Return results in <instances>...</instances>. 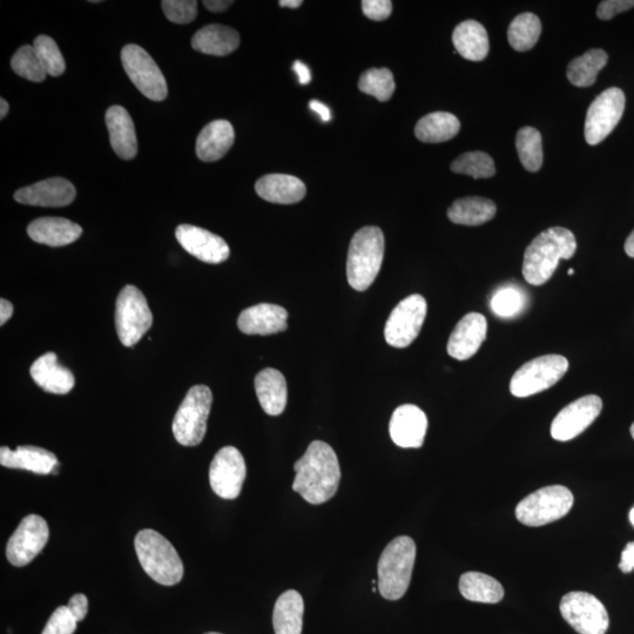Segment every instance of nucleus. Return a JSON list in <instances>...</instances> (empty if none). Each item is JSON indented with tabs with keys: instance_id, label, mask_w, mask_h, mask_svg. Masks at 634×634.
<instances>
[{
	"instance_id": "1",
	"label": "nucleus",
	"mask_w": 634,
	"mask_h": 634,
	"mask_svg": "<svg viewBox=\"0 0 634 634\" xmlns=\"http://www.w3.org/2000/svg\"><path fill=\"white\" fill-rule=\"evenodd\" d=\"M293 490L305 501L320 505L332 499L341 481V469L335 451L329 444L314 441L298 462Z\"/></svg>"
},
{
	"instance_id": "2",
	"label": "nucleus",
	"mask_w": 634,
	"mask_h": 634,
	"mask_svg": "<svg viewBox=\"0 0 634 634\" xmlns=\"http://www.w3.org/2000/svg\"><path fill=\"white\" fill-rule=\"evenodd\" d=\"M577 251L576 236L569 229H546L526 248L523 276L532 286H542L556 272L561 260H569Z\"/></svg>"
},
{
	"instance_id": "3",
	"label": "nucleus",
	"mask_w": 634,
	"mask_h": 634,
	"mask_svg": "<svg viewBox=\"0 0 634 634\" xmlns=\"http://www.w3.org/2000/svg\"><path fill=\"white\" fill-rule=\"evenodd\" d=\"M134 546L141 566L154 582L165 586L181 582L184 577V563L177 550L163 535L151 529L141 530L136 536Z\"/></svg>"
},
{
	"instance_id": "4",
	"label": "nucleus",
	"mask_w": 634,
	"mask_h": 634,
	"mask_svg": "<svg viewBox=\"0 0 634 634\" xmlns=\"http://www.w3.org/2000/svg\"><path fill=\"white\" fill-rule=\"evenodd\" d=\"M384 256V235L379 227H364L350 242L347 260L349 285L364 292L379 275Z\"/></svg>"
},
{
	"instance_id": "5",
	"label": "nucleus",
	"mask_w": 634,
	"mask_h": 634,
	"mask_svg": "<svg viewBox=\"0 0 634 634\" xmlns=\"http://www.w3.org/2000/svg\"><path fill=\"white\" fill-rule=\"evenodd\" d=\"M416 559V544L413 538L401 536L391 541L383 550L377 572L379 590L388 600H399L409 589Z\"/></svg>"
},
{
	"instance_id": "6",
	"label": "nucleus",
	"mask_w": 634,
	"mask_h": 634,
	"mask_svg": "<svg viewBox=\"0 0 634 634\" xmlns=\"http://www.w3.org/2000/svg\"><path fill=\"white\" fill-rule=\"evenodd\" d=\"M213 395L206 386H194L182 401L173 420V435L184 447L199 445L206 435Z\"/></svg>"
},
{
	"instance_id": "7",
	"label": "nucleus",
	"mask_w": 634,
	"mask_h": 634,
	"mask_svg": "<svg viewBox=\"0 0 634 634\" xmlns=\"http://www.w3.org/2000/svg\"><path fill=\"white\" fill-rule=\"evenodd\" d=\"M572 492L563 485H550L532 492L517 505L516 517L528 526H542L558 521L572 509Z\"/></svg>"
},
{
	"instance_id": "8",
	"label": "nucleus",
	"mask_w": 634,
	"mask_h": 634,
	"mask_svg": "<svg viewBox=\"0 0 634 634\" xmlns=\"http://www.w3.org/2000/svg\"><path fill=\"white\" fill-rule=\"evenodd\" d=\"M569 369V361L562 355H545L523 364L512 376L511 394L523 399L548 390L562 379Z\"/></svg>"
},
{
	"instance_id": "9",
	"label": "nucleus",
	"mask_w": 634,
	"mask_h": 634,
	"mask_svg": "<svg viewBox=\"0 0 634 634\" xmlns=\"http://www.w3.org/2000/svg\"><path fill=\"white\" fill-rule=\"evenodd\" d=\"M153 323V315L145 295L134 286L121 290L116 307V328L125 347H134L143 339Z\"/></svg>"
},
{
	"instance_id": "10",
	"label": "nucleus",
	"mask_w": 634,
	"mask_h": 634,
	"mask_svg": "<svg viewBox=\"0 0 634 634\" xmlns=\"http://www.w3.org/2000/svg\"><path fill=\"white\" fill-rule=\"evenodd\" d=\"M559 609L566 623L579 634H605L609 630V613L591 593L570 592L562 598Z\"/></svg>"
},
{
	"instance_id": "11",
	"label": "nucleus",
	"mask_w": 634,
	"mask_h": 634,
	"mask_svg": "<svg viewBox=\"0 0 634 634\" xmlns=\"http://www.w3.org/2000/svg\"><path fill=\"white\" fill-rule=\"evenodd\" d=\"M428 305L422 295L408 296L391 312L384 328V337L389 346L407 348L420 335L426 320Z\"/></svg>"
},
{
	"instance_id": "12",
	"label": "nucleus",
	"mask_w": 634,
	"mask_h": 634,
	"mask_svg": "<svg viewBox=\"0 0 634 634\" xmlns=\"http://www.w3.org/2000/svg\"><path fill=\"white\" fill-rule=\"evenodd\" d=\"M125 72L144 96L153 101L167 98L168 89L163 72L153 58L138 45H126L121 51Z\"/></svg>"
},
{
	"instance_id": "13",
	"label": "nucleus",
	"mask_w": 634,
	"mask_h": 634,
	"mask_svg": "<svg viewBox=\"0 0 634 634\" xmlns=\"http://www.w3.org/2000/svg\"><path fill=\"white\" fill-rule=\"evenodd\" d=\"M625 101V94L618 87L605 90L593 100L585 120L586 143L596 146L610 136L623 117Z\"/></svg>"
},
{
	"instance_id": "14",
	"label": "nucleus",
	"mask_w": 634,
	"mask_h": 634,
	"mask_svg": "<svg viewBox=\"0 0 634 634\" xmlns=\"http://www.w3.org/2000/svg\"><path fill=\"white\" fill-rule=\"evenodd\" d=\"M50 530L45 519L38 515L23 518L6 546V557L17 568L30 564L49 541Z\"/></svg>"
},
{
	"instance_id": "15",
	"label": "nucleus",
	"mask_w": 634,
	"mask_h": 634,
	"mask_svg": "<svg viewBox=\"0 0 634 634\" xmlns=\"http://www.w3.org/2000/svg\"><path fill=\"white\" fill-rule=\"evenodd\" d=\"M246 475L244 456L234 447H225L213 458L209 468V483L219 497L235 499L241 494Z\"/></svg>"
},
{
	"instance_id": "16",
	"label": "nucleus",
	"mask_w": 634,
	"mask_h": 634,
	"mask_svg": "<svg viewBox=\"0 0 634 634\" xmlns=\"http://www.w3.org/2000/svg\"><path fill=\"white\" fill-rule=\"evenodd\" d=\"M603 401L597 395L580 397L559 411L551 424L553 440L568 442L584 433L602 413Z\"/></svg>"
},
{
	"instance_id": "17",
	"label": "nucleus",
	"mask_w": 634,
	"mask_h": 634,
	"mask_svg": "<svg viewBox=\"0 0 634 634\" xmlns=\"http://www.w3.org/2000/svg\"><path fill=\"white\" fill-rule=\"evenodd\" d=\"M175 236L186 252L202 262L211 263V265L225 262L231 254V249L224 239L204 228L180 225L175 231Z\"/></svg>"
},
{
	"instance_id": "18",
	"label": "nucleus",
	"mask_w": 634,
	"mask_h": 634,
	"mask_svg": "<svg viewBox=\"0 0 634 634\" xmlns=\"http://www.w3.org/2000/svg\"><path fill=\"white\" fill-rule=\"evenodd\" d=\"M428 430V418L414 404H404L394 411L389 424L391 440L404 449L421 448Z\"/></svg>"
},
{
	"instance_id": "19",
	"label": "nucleus",
	"mask_w": 634,
	"mask_h": 634,
	"mask_svg": "<svg viewBox=\"0 0 634 634\" xmlns=\"http://www.w3.org/2000/svg\"><path fill=\"white\" fill-rule=\"evenodd\" d=\"M488 321L485 316L470 313L457 323L448 341V354L458 361L471 359L487 340Z\"/></svg>"
},
{
	"instance_id": "20",
	"label": "nucleus",
	"mask_w": 634,
	"mask_h": 634,
	"mask_svg": "<svg viewBox=\"0 0 634 634\" xmlns=\"http://www.w3.org/2000/svg\"><path fill=\"white\" fill-rule=\"evenodd\" d=\"M76 188L64 178H51L20 188L15 193L19 204L39 207H65L76 199Z\"/></svg>"
},
{
	"instance_id": "21",
	"label": "nucleus",
	"mask_w": 634,
	"mask_h": 634,
	"mask_svg": "<svg viewBox=\"0 0 634 634\" xmlns=\"http://www.w3.org/2000/svg\"><path fill=\"white\" fill-rule=\"evenodd\" d=\"M288 313L281 306L260 303L244 310L239 316L238 327L246 335H272L288 328Z\"/></svg>"
},
{
	"instance_id": "22",
	"label": "nucleus",
	"mask_w": 634,
	"mask_h": 634,
	"mask_svg": "<svg viewBox=\"0 0 634 634\" xmlns=\"http://www.w3.org/2000/svg\"><path fill=\"white\" fill-rule=\"evenodd\" d=\"M58 458L51 451L35 445H23L17 450L0 448V464L9 469H22L37 475H50L58 464Z\"/></svg>"
},
{
	"instance_id": "23",
	"label": "nucleus",
	"mask_w": 634,
	"mask_h": 634,
	"mask_svg": "<svg viewBox=\"0 0 634 634\" xmlns=\"http://www.w3.org/2000/svg\"><path fill=\"white\" fill-rule=\"evenodd\" d=\"M106 125L111 145L119 158L131 160L138 153L136 127L124 107L112 106L106 112Z\"/></svg>"
},
{
	"instance_id": "24",
	"label": "nucleus",
	"mask_w": 634,
	"mask_h": 634,
	"mask_svg": "<svg viewBox=\"0 0 634 634\" xmlns=\"http://www.w3.org/2000/svg\"><path fill=\"white\" fill-rule=\"evenodd\" d=\"M259 197L272 204L293 205L306 197L307 188L302 180L288 174H267L255 184Z\"/></svg>"
},
{
	"instance_id": "25",
	"label": "nucleus",
	"mask_w": 634,
	"mask_h": 634,
	"mask_svg": "<svg viewBox=\"0 0 634 634\" xmlns=\"http://www.w3.org/2000/svg\"><path fill=\"white\" fill-rule=\"evenodd\" d=\"M30 374L37 386L51 394H69L76 382L71 370L60 366L55 353L40 356L33 362Z\"/></svg>"
},
{
	"instance_id": "26",
	"label": "nucleus",
	"mask_w": 634,
	"mask_h": 634,
	"mask_svg": "<svg viewBox=\"0 0 634 634\" xmlns=\"http://www.w3.org/2000/svg\"><path fill=\"white\" fill-rule=\"evenodd\" d=\"M28 234L37 244L63 247L77 241L83 228L64 218H40L31 222Z\"/></svg>"
},
{
	"instance_id": "27",
	"label": "nucleus",
	"mask_w": 634,
	"mask_h": 634,
	"mask_svg": "<svg viewBox=\"0 0 634 634\" xmlns=\"http://www.w3.org/2000/svg\"><path fill=\"white\" fill-rule=\"evenodd\" d=\"M235 140L234 128L227 120H214L204 127L197 139L198 158L205 163H214L224 158Z\"/></svg>"
},
{
	"instance_id": "28",
	"label": "nucleus",
	"mask_w": 634,
	"mask_h": 634,
	"mask_svg": "<svg viewBox=\"0 0 634 634\" xmlns=\"http://www.w3.org/2000/svg\"><path fill=\"white\" fill-rule=\"evenodd\" d=\"M255 391L266 414L279 416L285 411L288 400L287 382L279 370L267 368L256 375Z\"/></svg>"
},
{
	"instance_id": "29",
	"label": "nucleus",
	"mask_w": 634,
	"mask_h": 634,
	"mask_svg": "<svg viewBox=\"0 0 634 634\" xmlns=\"http://www.w3.org/2000/svg\"><path fill=\"white\" fill-rule=\"evenodd\" d=\"M240 45L239 32L220 24L207 25L192 39L195 51L204 55L224 57L231 55Z\"/></svg>"
},
{
	"instance_id": "30",
	"label": "nucleus",
	"mask_w": 634,
	"mask_h": 634,
	"mask_svg": "<svg viewBox=\"0 0 634 634\" xmlns=\"http://www.w3.org/2000/svg\"><path fill=\"white\" fill-rule=\"evenodd\" d=\"M453 43L457 53L470 62H482L489 55V36L476 20H465L456 26Z\"/></svg>"
},
{
	"instance_id": "31",
	"label": "nucleus",
	"mask_w": 634,
	"mask_h": 634,
	"mask_svg": "<svg viewBox=\"0 0 634 634\" xmlns=\"http://www.w3.org/2000/svg\"><path fill=\"white\" fill-rule=\"evenodd\" d=\"M305 603L298 591L288 590L276 600L273 612L275 634H301Z\"/></svg>"
},
{
	"instance_id": "32",
	"label": "nucleus",
	"mask_w": 634,
	"mask_h": 634,
	"mask_svg": "<svg viewBox=\"0 0 634 634\" xmlns=\"http://www.w3.org/2000/svg\"><path fill=\"white\" fill-rule=\"evenodd\" d=\"M458 588L469 602L497 604L504 598L502 584L481 572H465L460 578Z\"/></svg>"
},
{
	"instance_id": "33",
	"label": "nucleus",
	"mask_w": 634,
	"mask_h": 634,
	"mask_svg": "<svg viewBox=\"0 0 634 634\" xmlns=\"http://www.w3.org/2000/svg\"><path fill=\"white\" fill-rule=\"evenodd\" d=\"M460 130V120L454 114L434 112L418 121L415 136L423 143L438 144L455 138Z\"/></svg>"
},
{
	"instance_id": "34",
	"label": "nucleus",
	"mask_w": 634,
	"mask_h": 634,
	"mask_svg": "<svg viewBox=\"0 0 634 634\" xmlns=\"http://www.w3.org/2000/svg\"><path fill=\"white\" fill-rule=\"evenodd\" d=\"M494 201L480 197L458 199L448 209V218L456 225L480 226L495 218Z\"/></svg>"
},
{
	"instance_id": "35",
	"label": "nucleus",
	"mask_w": 634,
	"mask_h": 634,
	"mask_svg": "<svg viewBox=\"0 0 634 634\" xmlns=\"http://www.w3.org/2000/svg\"><path fill=\"white\" fill-rule=\"evenodd\" d=\"M607 53L603 50L593 49L585 52L583 56L573 59L566 70L569 82L577 87H590L596 83L598 73L607 64Z\"/></svg>"
},
{
	"instance_id": "36",
	"label": "nucleus",
	"mask_w": 634,
	"mask_h": 634,
	"mask_svg": "<svg viewBox=\"0 0 634 634\" xmlns=\"http://www.w3.org/2000/svg\"><path fill=\"white\" fill-rule=\"evenodd\" d=\"M541 33V20L534 13H522L512 20L508 30V39L512 49L525 52L537 44Z\"/></svg>"
},
{
	"instance_id": "37",
	"label": "nucleus",
	"mask_w": 634,
	"mask_h": 634,
	"mask_svg": "<svg viewBox=\"0 0 634 634\" xmlns=\"http://www.w3.org/2000/svg\"><path fill=\"white\" fill-rule=\"evenodd\" d=\"M516 148L525 170L538 172L543 165V141L534 127H523L517 133Z\"/></svg>"
},
{
	"instance_id": "38",
	"label": "nucleus",
	"mask_w": 634,
	"mask_h": 634,
	"mask_svg": "<svg viewBox=\"0 0 634 634\" xmlns=\"http://www.w3.org/2000/svg\"><path fill=\"white\" fill-rule=\"evenodd\" d=\"M451 171L457 174L469 175L475 179L494 177L496 173L495 161L484 152H468L460 155L451 164Z\"/></svg>"
},
{
	"instance_id": "39",
	"label": "nucleus",
	"mask_w": 634,
	"mask_h": 634,
	"mask_svg": "<svg viewBox=\"0 0 634 634\" xmlns=\"http://www.w3.org/2000/svg\"><path fill=\"white\" fill-rule=\"evenodd\" d=\"M359 89L379 101H388L396 89L393 73L388 69H370L363 72L359 80Z\"/></svg>"
},
{
	"instance_id": "40",
	"label": "nucleus",
	"mask_w": 634,
	"mask_h": 634,
	"mask_svg": "<svg viewBox=\"0 0 634 634\" xmlns=\"http://www.w3.org/2000/svg\"><path fill=\"white\" fill-rule=\"evenodd\" d=\"M12 70L19 77L30 80L33 83H42L46 79L47 72L40 62L35 47L25 45L15 53L11 60Z\"/></svg>"
},
{
	"instance_id": "41",
	"label": "nucleus",
	"mask_w": 634,
	"mask_h": 634,
	"mask_svg": "<svg viewBox=\"0 0 634 634\" xmlns=\"http://www.w3.org/2000/svg\"><path fill=\"white\" fill-rule=\"evenodd\" d=\"M33 47H35L47 74L52 77H59L64 74L66 70L65 59L55 40L51 37L39 36L33 43Z\"/></svg>"
},
{
	"instance_id": "42",
	"label": "nucleus",
	"mask_w": 634,
	"mask_h": 634,
	"mask_svg": "<svg viewBox=\"0 0 634 634\" xmlns=\"http://www.w3.org/2000/svg\"><path fill=\"white\" fill-rule=\"evenodd\" d=\"M524 307V298L518 289L505 287L499 289L491 300V309L499 317L517 315Z\"/></svg>"
},
{
	"instance_id": "43",
	"label": "nucleus",
	"mask_w": 634,
	"mask_h": 634,
	"mask_svg": "<svg viewBox=\"0 0 634 634\" xmlns=\"http://www.w3.org/2000/svg\"><path fill=\"white\" fill-rule=\"evenodd\" d=\"M161 6L166 18L175 24H190L198 15L195 0H164Z\"/></svg>"
},
{
	"instance_id": "44",
	"label": "nucleus",
	"mask_w": 634,
	"mask_h": 634,
	"mask_svg": "<svg viewBox=\"0 0 634 634\" xmlns=\"http://www.w3.org/2000/svg\"><path fill=\"white\" fill-rule=\"evenodd\" d=\"M77 620L67 606H60L52 613L42 634H73L77 630Z\"/></svg>"
},
{
	"instance_id": "45",
	"label": "nucleus",
	"mask_w": 634,
	"mask_h": 634,
	"mask_svg": "<svg viewBox=\"0 0 634 634\" xmlns=\"http://www.w3.org/2000/svg\"><path fill=\"white\" fill-rule=\"evenodd\" d=\"M361 5L364 16L375 22L388 19L393 12V3L390 0H363Z\"/></svg>"
},
{
	"instance_id": "46",
	"label": "nucleus",
	"mask_w": 634,
	"mask_h": 634,
	"mask_svg": "<svg viewBox=\"0 0 634 634\" xmlns=\"http://www.w3.org/2000/svg\"><path fill=\"white\" fill-rule=\"evenodd\" d=\"M634 8V0H605L599 4L597 16L602 20L615 18L619 13Z\"/></svg>"
},
{
	"instance_id": "47",
	"label": "nucleus",
	"mask_w": 634,
	"mask_h": 634,
	"mask_svg": "<svg viewBox=\"0 0 634 634\" xmlns=\"http://www.w3.org/2000/svg\"><path fill=\"white\" fill-rule=\"evenodd\" d=\"M67 607H69L72 616L76 618L79 623L85 619L87 612H89V600H87V597L83 595V593H77V595H74L70 599Z\"/></svg>"
},
{
	"instance_id": "48",
	"label": "nucleus",
	"mask_w": 634,
	"mask_h": 634,
	"mask_svg": "<svg viewBox=\"0 0 634 634\" xmlns=\"http://www.w3.org/2000/svg\"><path fill=\"white\" fill-rule=\"evenodd\" d=\"M619 569L624 573H630L634 569V542L626 545L620 559Z\"/></svg>"
},
{
	"instance_id": "49",
	"label": "nucleus",
	"mask_w": 634,
	"mask_h": 634,
	"mask_svg": "<svg viewBox=\"0 0 634 634\" xmlns=\"http://www.w3.org/2000/svg\"><path fill=\"white\" fill-rule=\"evenodd\" d=\"M293 70L296 74H298L301 85H308L310 80H312V73H310L309 67L300 62V60H296L293 65Z\"/></svg>"
},
{
	"instance_id": "50",
	"label": "nucleus",
	"mask_w": 634,
	"mask_h": 634,
	"mask_svg": "<svg viewBox=\"0 0 634 634\" xmlns=\"http://www.w3.org/2000/svg\"><path fill=\"white\" fill-rule=\"evenodd\" d=\"M309 109L319 114V116L323 121H325V123H328V121L332 119V113H330L328 106L322 104L319 100L310 101Z\"/></svg>"
},
{
	"instance_id": "51",
	"label": "nucleus",
	"mask_w": 634,
	"mask_h": 634,
	"mask_svg": "<svg viewBox=\"0 0 634 634\" xmlns=\"http://www.w3.org/2000/svg\"><path fill=\"white\" fill-rule=\"evenodd\" d=\"M204 5L207 10L219 13L231 8L233 2L231 0H205Z\"/></svg>"
},
{
	"instance_id": "52",
	"label": "nucleus",
	"mask_w": 634,
	"mask_h": 634,
	"mask_svg": "<svg viewBox=\"0 0 634 634\" xmlns=\"http://www.w3.org/2000/svg\"><path fill=\"white\" fill-rule=\"evenodd\" d=\"M12 314V303L5 299L0 300V325L4 326L11 319Z\"/></svg>"
},
{
	"instance_id": "53",
	"label": "nucleus",
	"mask_w": 634,
	"mask_h": 634,
	"mask_svg": "<svg viewBox=\"0 0 634 634\" xmlns=\"http://www.w3.org/2000/svg\"><path fill=\"white\" fill-rule=\"evenodd\" d=\"M625 252L630 258L634 259V229L625 242Z\"/></svg>"
},
{
	"instance_id": "54",
	"label": "nucleus",
	"mask_w": 634,
	"mask_h": 634,
	"mask_svg": "<svg viewBox=\"0 0 634 634\" xmlns=\"http://www.w3.org/2000/svg\"><path fill=\"white\" fill-rule=\"evenodd\" d=\"M303 4L302 0H281V8L298 9Z\"/></svg>"
},
{
	"instance_id": "55",
	"label": "nucleus",
	"mask_w": 634,
	"mask_h": 634,
	"mask_svg": "<svg viewBox=\"0 0 634 634\" xmlns=\"http://www.w3.org/2000/svg\"><path fill=\"white\" fill-rule=\"evenodd\" d=\"M0 107H2V109H0V119H4L8 116L10 110L8 101L2 98V100H0Z\"/></svg>"
},
{
	"instance_id": "56",
	"label": "nucleus",
	"mask_w": 634,
	"mask_h": 634,
	"mask_svg": "<svg viewBox=\"0 0 634 634\" xmlns=\"http://www.w3.org/2000/svg\"><path fill=\"white\" fill-rule=\"evenodd\" d=\"M630 521H631L632 525L634 526V508L630 512Z\"/></svg>"
},
{
	"instance_id": "57",
	"label": "nucleus",
	"mask_w": 634,
	"mask_h": 634,
	"mask_svg": "<svg viewBox=\"0 0 634 634\" xmlns=\"http://www.w3.org/2000/svg\"><path fill=\"white\" fill-rule=\"evenodd\" d=\"M630 433H631V436H632V438L634 440V422H633V424L631 426Z\"/></svg>"
},
{
	"instance_id": "58",
	"label": "nucleus",
	"mask_w": 634,
	"mask_h": 634,
	"mask_svg": "<svg viewBox=\"0 0 634 634\" xmlns=\"http://www.w3.org/2000/svg\"><path fill=\"white\" fill-rule=\"evenodd\" d=\"M569 275H573L575 274V271H573V269H570V271L568 272Z\"/></svg>"
},
{
	"instance_id": "59",
	"label": "nucleus",
	"mask_w": 634,
	"mask_h": 634,
	"mask_svg": "<svg viewBox=\"0 0 634 634\" xmlns=\"http://www.w3.org/2000/svg\"><path fill=\"white\" fill-rule=\"evenodd\" d=\"M205 634H221V633H218V632H209V633H205Z\"/></svg>"
}]
</instances>
